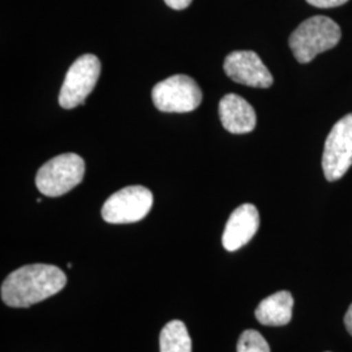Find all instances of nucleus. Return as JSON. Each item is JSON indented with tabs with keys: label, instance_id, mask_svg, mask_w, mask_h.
Masks as SVG:
<instances>
[{
	"label": "nucleus",
	"instance_id": "4",
	"mask_svg": "<svg viewBox=\"0 0 352 352\" xmlns=\"http://www.w3.org/2000/svg\"><path fill=\"white\" fill-rule=\"evenodd\" d=\"M151 100L162 113H190L201 104L202 91L192 77L175 75L153 88Z\"/></svg>",
	"mask_w": 352,
	"mask_h": 352
},
{
	"label": "nucleus",
	"instance_id": "10",
	"mask_svg": "<svg viewBox=\"0 0 352 352\" xmlns=\"http://www.w3.org/2000/svg\"><path fill=\"white\" fill-rule=\"evenodd\" d=\"M219 118L225 129L234 135L250 133L257 124V116L251 104L232 93L219 102Z\"/></svg>",
	"mask_w": 352,
	"mask_h": 352
},
{
	"label": "nucleus",
	"instance_id": "1",
	"mask_svg": "<svg viewBox=\"0 0 352 352\" xmlns=\"http://www.w3.org/2000/svg\"><path fill=\"white\" fill-rule=\"evenodd\" d=\"M67 285V277L58 266L26 265L16 269L1 285V300L8 307L28 308L58 294Z\"/></svg>",
	"mask_w": 352,
	"mask_h": 352
},
{
	"label": "nucleus",
	"instance_id": "9",
	"mask_svg": "<svg viewBox=\"0 0 352 352\" xmlns=\"http://www.w3.org/2000/svg\"><path fill=\"white\" fill-rule=\"evenodd\" d=\"M260 226V214L254 205L243 204L227 221L222 244L228 252H235L251 241Z\"/></svg>",
	"mask_w": 352,
	"mask_h": 352
},
{
	"label": "nucleus",
	"instance_id": "16",
	"mask_svg": "<svg viewBox=\"0 0 352 352\" xmlns=\"http://www.w3.org/2000/svg\"><path fill=\"white\" fill-rule=\"evenodd\" d=\"M344 327L347 329V331L352 336V304L349 307L346 315H344Z\"/></svg>",
	"mask_w": 352,
	"mask_h": 352
},
{
	"label": "nucleus",
	"instance_id": "5",
	"mask_svg": "<svg viewBox=\"0 0 352 352\" xmlns=\"http://www.w3.org/2000/svg\"><path fill=\"white\" fill-rule=\"evenodd\" d=\"M100 75L101 62L96 55L85 54L77 58L64 78L59 94V104L67 110L84 104L96 87Z\"/></svg>",
	"mask_w": 352,
	"mask_h": 352
},
{
	"label": "nucleus",
	"instance_id": "12",
	"mask_svg": "<svg viewBox=\"0 0 352 352\" xmlns=\"http://www.w3.org/2000/svg\"><path fill=\"white\" fill-rule=\"evenodd\" d=\"M160 347L161 352H192V340L187 327L179 320L166 324L160 336Z\"/></svg>",
	"mask_w": 352,
	"mask_h": 352
},
{
	"label": "nucleus",
	"instance_id": "7",
	"mask_svg": "<svg viewBox=\"0 0 352 352\" xmlns=\"http://www.w3.org/2000/svg\"><path fill=\"white\" fill-rule=\"evenodd\" d=\"M352 166V113L331 128L322 154V170L329 182L340 180Z\"/></svg>",
	"mask_w": 352,
	"mask_h": 352
},
{
	"label": "nucleus",
	"instance_id": "13",
	"mask_svg": "<svg viewBox=\"0 0 352 352\" xmlns=\"http://www.w3.org/2000/svg\"><path fill=\"white\" fill-rule=\"evenodd\" d=\"M238 352H270L264 337L256 330H245L238 342Z\"/></svg>",
	"mask_w": 352,
	"mask_h": 352
},
{
	"label": "nucleus",
	"instance_id": "2",
	"mask_svg": "<svg viewBox=\"0 0 352 352\" xmlns=\"http://www.w3.org/2000/svg\"><path fill=\"white\" fill-rule=\"evenodd\" d=\"M342 38L340 28L327 16H314L298 26L289 43L299 63H309L321 52L334 49Z\"/></svg>",
	"mask_w": 352,
	"mask_h": 352
},
{
	"label": "nucleus",
	"instance_id": "14",
	"mask_svg": "<svg viewBox=\"0 0 352 352\" xmlns=\"http://www.w3.org/2000/svg\"><path fill=\"white\" fill-rule=\"evenodd\" d=\"M307 1L317 8H336L346 4L349 0H307Z\"/></svg>",
	"mask_w": 352,
	"mask_h": 352
},
{
	"label": "nucleus",
	"instance_id": "15",
	"mask_svg": "<svg viewBox=\"0 0 352 352\" xmlns=\"http://www.w3.org/2000/svg\"><path fill=\"white\" fill-rule=\"evenodd\" d=\"M164 3L176 11H182L188 8L189 4L192 3V0H164Z\"/></svg>",
	"mask_w": 352,
	"mask_h": 352
},
{
	"label": "nucleus",
	"instance_id": "3",
	"mask_svg": "<svg viewBox=\"0 0 352 352\" xmlns=\"http://www.w3.org/2000/svg\"><path fill=\"white\" fill-rule=\"evenodd\" d=\"M85 174V162L75 153L60 154L38 170L36 186L49 197H59L77 187Z\"/></svg>",
	"mask_w": 352,
	"mask_h": 352
},
{
	"label": "nucleus",
	"instance_id": "11",
	"mask_svg": "<svg viewBox=\"0 0 352 352\" xmlns=\"http://www.w3.org/2000/svg\"><path fill=\"white\" fill-rule=\"evenodd\" d=\"M294 298L289 291H279L258 304L254 311L256 318L266 327H283L292 318Z\"/></svg>",
	"mask_w": 352,
	"mask_h": 352
},
{
	"label": "nucleus",
	"instance_id": "8",
	"mask_svg": "<svg viewBox=\"0 0 352 352\" xmlns=\"http://www.w3.org/2000/svg\"><path fill=\"white\" fill-rule=\"evenodd\" d=\"M223 68L232 81L251 88H269L274 81L270 71L254 51H234L228 54Z\"/></svg>",
	"mask_w": 352,
	"mask_h": 352
},
{
	"label": "nucleus",
	"instance_id": "6",
	"mask_svg": "<svg viewBox=\"0 0 352 352\" xmlns=\"http://www.w3.org/2000/svg\"><path fill=\"white\" fill-rule=\"evenodd\" d=\"M153 206V193L142 186H131L115 192L103 208L102 218L113 225L135 223L144 219Z\"/></svg>",
	"mask_w": 352,
	"mask_h": 352
}]
</instances>
